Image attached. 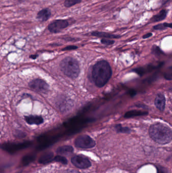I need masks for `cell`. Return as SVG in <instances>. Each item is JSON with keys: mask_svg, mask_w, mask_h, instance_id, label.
I'll return each mask as SVG.
<instances>
[{"mask_svg": "<svg viewBox=\"0 0 172 173\" xmlns=\"http://www.w3.org/2000/svg\"><path fill=\"white\" fill-rule=\"evenodd\" d=\"M112 74L109 63L105 60L100 61L93 66L92 76L95 85L102 88L109 82Z\"/></svg>", "mask_w": 172, "mask_h": 173, "instance_id": "cell-1", "label": "cell"}, {"mask_svg": "<svg viewBox=\"0 0 172 173\" xmlns=\"http://www.w3.org/2000/svg\"><path fill=\"white\" fill-rule=\"evenodd\" d=\"M149 135L154 142L160 144H167L172 140L171 129L161 123L151 125L149 129Z\"/></svg>", "mask_w": 172, "mask_h": 173, "instance_id": "cell-2", "label": "cell"}, {"mask_svg": "<svg viewBox=\"0 0 172 173\" xmlns=\"http://www.w3.org/2000/svg\"><path fill=\"white\" fill-rule=\"evenodd\" d=\"M60 68L63 73L71 79H75L80 73L79 63L72 57H66L63 59L60 63Z\"/></svg>", "mask_w": 172, "mask_h": 173, "instance_id": "cell-3", "label": "cell"}, {"mask_svg": "<svg viewBox=\"0 0 172 173\" xmlns=\"http://www.w3.org/2000/svg\"><path fill=\"white\" fill-rule=\"evenodd\" d=\"M74 144L77 148L81 149H90L95 146V141L87 135L79 136L76 138Z\"/></svg>", "mask_w": 172, "mask_h": 173, "instance_id": "cell-4", "label": "cell"}, {"mask_svg": "<svg viewBox=\"0 0 172 173\" xmlns=\"http://www.w3.org/2000/svg\"><path fill=\"white\" fill-rule=\"evenodd\" d=\"M71 162L76 168L86 169L92 166V163L87 157L82 155H76L71 159Z\"/></svg>", "mask_w": 172, "mask_h": 173, "instance_id": "cell-5", "label": "cell"}, {"mask_svg": "<svg viewBox=\"0 0 172 173\" xmlns=\"http://www.w3.org/2000/svg\"><path fill=\"white\" fill-rule=\"evenodd\" d=\"M69 25V23L67 20H55L48 25V29L50 32L56 34L66 29Z\"/></svg>", "mask_w": 172, "mask_h": 173, "instance_id": "cell-6", "label": "cell"}, {"mask_svg": "<svg viewBox=\"0 0 172 173\" xmlns=\"http://www.w3.org/2000/svg\"><path fill=\"white\" fill-rule=\"evenodd\" d=\"M29 85L32 90L39 93H45L48 90V85L41 79H36L32 80Z\"/></svg>", "mask_w": 172, "mask_h": 173, "instance_id": "cell-7", "label": "cell"}, {"mask_svg": "<svg viewBox=\"0 0 172 173\" xmlns=\"http://www.w3.org/2000/svg\"><path fill=\"white\" fill-rule=\"evenodd\" d=\"M52 13L49 8H45L39 11L36 15V18L40 22H47L50 18Z\"/></svg>", "mask_w": 172, "mask_h": 173, "instance_id": "cell-8", "label": "cell"}, {"mask_svg": "<svg viewBox=\"0 0 172 173\" xmlns=\"http://www.w3.org/2000/svg\"><path fill=\"white\" fill-rule=\"evenodd\" d=\"M154 104L158 110L161 111H164L166 106V99L164 95L161 93H158L156 95Z\"/></svg>", "mask_w": 172, "mask_h": 173, "instance_id": "cell-9", "label": "cell"}, {"mask_svg": "<svg viewBox=\"0 0 172 173\" xmlns=\"http://www.w3.org/2000/svg\"><path fill=\"white\" fill-rule=\"evenodd\" d=\"M54 157L55 156L53 152H47L41 155L38 160V162L41 164H47L54 161Z\"/></svg>", "mask_w": 172, "mask_h": 173, "instance_id": "cell-10", "label": "cell"}, {"mask_svg": "<svg viewBox=\"0 0 172 173\" xmlns=\"http://www.w3.org/2000/svg\"><path fill=\"white\" fill-rule=\"evenodd\" d=\"M25 120L29 125H40L43 122V118L38 116H25Z\"/></svg>", "mask_w": 172, "mask_h": 173, "instance_id": "cell-11", "label": "cell"}, {"mask_svg": "<svg viewBox=\"0 0 172 173\" xmlns=\"http://www.w3.org/2000/svg\"><path fill=\"white\" fill-rule=\"evenodd\" d=\"M56 151L59 155H68L73 152L74 149L70 145H64L58 147Z\"/></svg>", "mask_w": 172, "mask_h": 173, "instance_id": "cell-12", "label": "cell"}, {"mask_svg": "<svg viewBox=\"0 0 172 173\" xmlns=\"http://www.w3.org/2000/svg\"><path fill=\"white\" fill-rule=\"evenodd\" d=\"M92 35L95 37L103 38V39H118L120 38V36L118 35H115L113 34H109L107 32H92Z\"/></svg>", "mask_w": 172, "mask_h": 173, "instance_id": "cell-13", "label": "cell"}, {"mask_svg": "<svg viewBox=\"0 0 172 173\" xmlns=\"http://www.w3.org/2000/svg\"><path fill=\"white\" fill-rule=\"evenodd\" d=\"M148 112L144 111H129L126 113L124 115V118H133L136 116H146L148 114Z\"/></svg>", "mask_w": 172, "mask_h": 173, "instance_id": "cell-14", "label": "cell"}, {"mask_svg": "<svg viewBox=\"0 0 172 173\" xmlns=\"http://www.w3.org/2000/svg\"><path fill=\"white\" fill-rule=\"evenodd\" d=\"M167 13L168 12L166 10H162L158 14L156 15H154L151 18V22H158L165 19L167 16Z\"/></svg>", "mask_w": 172, "mask_h": 173, "instance_id": "cell-15", "label": "cell"}, {"mask_svg": "<svg viewBox=\"0 0 172 173\" xmlns=\"http://www.w3.org/2000/svg\"><path fill=\"white\" fill-rule=\"evenodd\" d=\"M115 128L117 132H118V133L129 134L131 131L130 128H128V127H123L120 124L116 125Z\"/></svg>", "mask_w": 172, "mask_h": 173, "instance_id": "cell-16", "label": "cell"}, {"mask_svg": "<svg viewBox=\"0 0 172 173\" xmlns=\"http://www.w3.org/2000/svg\"><path fill=\"white\" fill-rule=\"evenodd\" d=\"M82 0H65L64 2L65 7L66 8L71 7L76 4H79Z\"/></svg>", "mask_w": 172, "mask_h": 173, "instance_id": "cell-17", "label": "cell"}, {"mask_svg": "<svg viewBox=\"0 0 172 173\" xmlns=\"http://www.w3.org/2000/svg\"><path fill=\"white\" fill-rule=\"evenodd\" d=\"M54 161L56 162H60L62 164H68V160L66 157L63 156L62 155H58L54 157Z\"/></svg>", "mask_w": 172, "mask_h": 173, "instance_id": "cell-18", "label": "cell"}, {"mask_svg": "<svg viewBox=\"0 0 172 173\" xmlns=\"http://www.w3.org/2000/svg\"><path fill=\"white\" fill-rule=\"evenodd\" d=\"M151 51L153 54L156 55H161V54L163 53V52L161 50V49L158 46H154L152 47Z\"/></svg>", "mask_w": 172, "mask_h": 173, "instance_id": "cell-19", "label": "cell"}, {"mask_svg": "<svg viewBox=\"0 0 172 173\" xmlns=\"http://www.w3.org/2000/svg\"><path fill=\"white\" fill-rule=\"evenodd\" d=\"M156 168L157 173H170L168 169L163 166L158 165L156 166Z\"/></svg>", "mask_w": 172, "mask_h": 173, "instance_id": "cell-20", "label": "cell"}, {"mask_svg": "<svg viewBox=\"0 0 172 173\" xmlns=\"http://www.w3.org/2000/svg\"><path fill=\"white\" fill-rule=\"evenodd\" d=\"M133 71L135 73H137L138 75L142 76V75H144V73H145V70L144 68L143 67H139L133 70Z\"/></svg>", "mask_w": 172, "mask_h": 173, "instance_id": "cell-21", "label": "cell"}, {"mask_svg": "<svg viewBox=\"0 0 172 173\" xmlns=\"http://www.w3.org/2000/svg\"><path fill=\"white\" fill-rule=\"evenodd\" d=\"M101 43L106 45H111L114 44L115 41L108 39H101Z\"/></svg>", "mask_w": 172, "mask_h": 173, "instance_id": "cell-22", "label": "cell"}, {"mask_svg": "<svg viewBox=\"0 0 172 173\" xmlns=\"http://www.w3.org/2000/svg\"><path fill=\"white\" fill-rule=\"evenodd\" d=\"M154 29L156 30H163V29H165L166 28L163 26V23H161V24H159L158 25H155L154 27Z\"/></svg>", "mask_w": 172, "mask_h": 173, "instance_id": "cell-23", "label": "cell"}, {"mask_svg": "<svg viewBox=\"0 0 172 173\" xmlns=\"http://www.w3.org/2000/svg\"><path fill=\"white\" fill-rule=\"evenodd\" d=\"M77 48L78 47L75 46H68L64 48H63L62 50L63 51H67V50H75V49H77Z\"/></svg>", "mask_w": 172, "mask_h": 173, "instance_id": "cell-24", "label": "cell"}, {"mask_svg": "<svg viewBox=\"0 0 172 173\" xmlns=\"http://www.w3.org/2000/svg\"><path fill=\"white\" fill-rule=\"evenodd\" d=\"M165 79L168 80H172V72L166 73L164 75Z\"/></svg>", "mask_w": 172, "mask_h": 173, "instance_id": "cell-25", "label": "cell"}, {"mask_svg": "<svg viewBox=\"0 0 172 173\" xmlns=\"http://www.w3.org/2000/svg\"><path fill=\"white\" fill-rule=\"evenodd\" d=\"M163 25L166 29L167 28V27H169V28L172 29V23H166L165 22V23H163Z\"/></svg>", "mask_w": 172, "mask_h": 173, "instance_id": "cell-26", "label": "cell"}, {"mask_svg": "<svg viewBox=\"0 0 172 173\" xmlns=\"http://www.w3.org/2000/svg\"><path fill=\"white\" fill-rule=\"evenodd\" d=\"M129 94H130L131 97L134 96L136 94V91L134 90H131L129 91Z\"/></svg>", "mask_w": 172, "mask_h": 173, "instance_id": "cell-27", "label": "cell"}, {"mask_svg": "<svg viewBox=\"0 0 172 173\" xmlns=\"http://www.w3.org/2000/svg\"><path fill=\"white\" fill-rule=\"evenodd\" d=\"M152 35V33H147V34H145L144 36H143V38L144 39H147V38H149L151 37Z\"/></svg>", "mask_w": 172, "mask_h": 173, "instance_id": "cell-28", "label": "cell"}, {"mask_svg": "<svg viewBox=\"0 0 172 173\" xmlns=\"http://www.w3.org/2000/svg\"><path fill=\"white\" fill-rule=\"evenodd\" d=\"M168 1V0H162V2H163V4H166Z\"/></svg>", "mask_w": 172, "mask_h": 173, "instance_id": "cell-29", "label": "cell"}, {"mask_svg": "<svg viewBox=\"0 0 172 173\" xmlns=\"http://www.w3.org/2000/svg\"><path fill=\"white\" fill-rule=\"evenodd\" d=\"M171 68H172V66L171 67Z\"/></svg>", "mask_w": 172, "mask_h": 173, "instance_id": "cell-30", "label": "cell"}]
</instances>
